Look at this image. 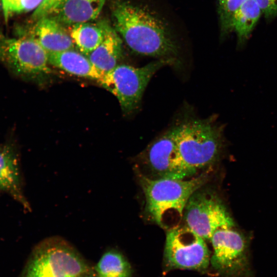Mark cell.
<instances>
[{
    "label": "cell",
    "instance_id": "52a82bcc",
    "mask_svg": "<svg viewBox=\"0 0 277 277\" xmlns=\"http://www.w3.org/2000/svg\"><path fill=\"white\" fill-rule=\"evenodd\" d=\"M199 188L185 206V225L205 241L221 228L235 226L234 221L220 197L214 192Z\"/></svg>",
    "mask_w": 277,
    "mask_h": 277
},
{
    "label": "cell",
    "instance_id": "3957f363",
    "mask_svg": "<svg viewBox=\"0 0 277 277\" xmlns=\"http://www.w3.org/2000/svg\"><path fill=\"white\" fill-rule=\"evenodd\" d=\"M224 128L212 118L191 120L177 126L179 152L189 169L196 173L218 159L224 146Z\"/></svg>",
    "mask_w": 277,
    "mask_h": 277
},
{
    "label": "cell",
    "instance_id": "9a60e30c",
    "mask_svg": "<svg viewBox=\"0 0 277 277\" xmlns=\"http://www.w3.org/2000/svg\"><path fill=\"white\" fill-rule=\"evenodd\" d=\"M104 36L100 45L87 56L104 74L114 69L122 54V41L116 30L104 23Z\"/></svg>",
    "mask_w": 277,
    "mask_h": 277
},
{
    "label": "cell",
    "instance_id": "6da1fadb",
    "mask_svg": "<svg viewBox=\"0 0 277 277\" xmlns=\"http://www.w3.org/2000/svg\"><path fill=\"white\" fill-rule=\"evenodd\" d=\"M113 14L117 32L141 55L173 58L179 46L165 23L149 10L127 2H117Z\"/></svg>",
    "mask_w": 277,
    "mask_h": 277
},
{
    "label": "cell",
    "instance_id": "7402d4cb",
    "mask_svg": "<svg viewBox=\"0 0 277 277\" xmlns=\"http://www.w3.org/2000/svg\"><path fill=\"white\" fill-rule=\"evenodd\" d=\"M261 9L262 14L268 19L277 16V0H255Z\"/></svg>",
    "mask_w": 277,
    "mask_h": 277
},
{
    "label": "cell",
    "instance_id": "8fae6325",
    "mask_svg": "<svg viewBox=\"0 0 277 277\" xmlns=\"http://www.w3.org/2000/svg\"><path fill=\"white\" fill-rule=\"evenodd\" d=\"M0 190L10 195L26 209H30L22 190L17 155L14 148L8 144L0 145Z\"/></svg>",
    "mask_w": 277,
    "mask_h": 277
},
{
    "label": "cell",
    "instance_id": "4fadbf2b",
    "mask_svg": "<svg viewBox=\"0 0 277 277\" xmlns=\"http://www.w3.org/2000/svg\"><path fill=\"white\" fill-rule=\"evenodd\" d=\"M106 0H62L49 16L63 25L73 26L95 19Z\"/></svg>",
    "mask_w": 277,
    "mask_h": 277
},
{
    "label": "cell",
    "instance_id": "2e32d148",
    "mask_svg": "<svg viewBox=\"0 0 277 277\" xmlns=\"http://www.w3.org/2000/svg\"><path fill=\"white\" fill-rule=\"evenodd\" d=\"M262 14L255 0H246L239 9L234 17L233 31L237 35L239 47L249 38Z\"/></svg>",
    "mask_w": 277,
    "mask_h": 277
},
{
    "label": "cell",
    "instance_id": "8992f818",
    "mask_svg": "<svg viewBox=\"0 0 277 277\" xmlns=\"http://www.w3.org/2000/svg\"><path fill=\"white\" fill-rule=\"evenodd\" d=\"M213 254L210 263L224 277H255L251 262L250 239L234 227L221 228L210 241Z\"/></svg>",
    "mask_w": 277,
    "mask_h": 277
},
{
    "label": "cell",
    "instance_id": "277c9868",
    "mask_svg": "<svg viewBox=\"0 0 277 277\" xmlns=\"http://www.w3.org/2000/svg\"><path fill=\"white\" fill-rule=\"evenodd\" d=\"M87 272L88 266L74 248L64 239L54 237L35 247L25 277H78Z\"/></svg>",
    "mask_w": 277,
    "mask_h": 277
},
{
    "label": "cell",
    "instance_id": "5b68a950",
    "mask_svg": "<svg viewBox=\"0 0 277 277\" xmlns=\"http://www.w3.org/2000/svg\"><path fill=\"white\" fill-rule=\"evenodd\" d=\"M173 58H161L142 67L117 65L98 82L114 95L123 113L129 115L139 107L143 93L153 75L161 68L172 65Z\"/></svg>",
    "mask_w": 277,
    "mask_h": 277
},
{
    "label": "cell",
    "instance_id": "7c38bea8",
    "mask_svg": "<svg viewBox=\"0 0 277 277\" xmlns=\"http://www.w3.org/2000/svg\"><path fill=\"white\" fill-rule=\"evenodd\" d=\"M37 21L35 38L48 54L74 49L75 45L64 25L51 16H44Z\"/></svg>",
    "mask_w": 277,
    "mask_h": 277
},
{
    "label": "cell",
    "instance_id": "5bb4252c",
    "mask_svg": "<svg viewBox=\"0 0 277 277\" xmlns=\"http://www.w3.org/2000/svg\"><path fill=\"white\" fill-rule=\"evenodd\" d=\"M50 65L76 76L99 82L104 74L90 61L87 56L74 49L48 54Z\"/></svg>",
    "mask_w": 277,
    "mask_h": 277
},
{
    "label": "cell",
    "instance_id": "e0dca14e",
    "mask_svg": "<svg viewBox=\"0 0 277 277\" xmlns=\"http://www.w3.org/2000/svg\"><path fill=\"white\" fill-rule=\"evenodd\" d=\"M69 32L79 51L88 56L103 40L104 23L97 25L89 22L75 24L71 26Z\"/></svg>",
    "mask_w": 277,
    "mask_h": 277
},
{
    "label": "cell",
    "instance_id": "30bf717a",
    "mask_svg": "<svg viewBox=\"0 0 277 277\" xmlns=\"http://www.w3.org/2000/svg\"><path fill=\"white\" fill-rule=\"evenodd\" d=\"M177 126L167 130L147 148L144 161L152 179H186L195 173L183 163L179 152Z\"/></svg>",
    "mask_w": 277,
    "mask_h": 277
},
{
    "label": "cell",
    "instance_id": "9c48e42d",
    "mask_svg": "<svg viewBox=\"0 0 277 277\" xmlns=\"http://www.w3.org/2000/svg\"><path fill=\"white\" fill-rule=\"evenodd\" d=\"M164 259L169 269L204 271L210 252L205 240L185 225L167 230Z\"/></svg>",
    "mask_w": 277,
    "mask_h": 277
},
{
    "label": "cell",
    "instance_id": "7a4b0ae2",
    "mask_svg": "<svg viewBox=\"0 0 277 277\" xmlns=\"http://www.w3.org/2000/svg\"><path fill=\"white\" fill-rule=\"evenodd\" d=\"M138 176L147 213L157 225L167 230L181 224L188 200L207 179L203 173L186 179H152L140 172Z\"/></svg>",
    "mask_w": 277,
    "mask_h": 277
},
{
    "label": "cell",
    "instance_id": "ac0fdd59",
    "mask_svg": "<svg viewBox=\"0 0 277 277\" xmlns=\"http://www.w3.org/2000/svg\"><path fill=\"white\" fill-rule=\"evenodd\" d=\"M95 269L98 277H131V265L119 251L110 250L105 252Z\"/></svg>",
    "mask_w": 277,
    "mask_h": 277
},
{
    "label": "cell",
    "instance_id": "603a6c76",
    "mask_svg": "<svg viewBox=\"0 0 277 277\" xmlns=\"http://www.w3.org/2000/svg\"><path fill=\"white\" fill-rule=\"evenodd\" d=\"M78 277H93V276H92L91 275L88 274V272H87V273H85L81 275Z\"/></svg>",
    "mask_w": 277,
    "mask_h": 277
},
{
    "label": "cell",
    "instance_id": "ffe728a7",
    "mask_svg": "<svg viewBox=\"0 0 277 277\" xmlns=\"http://www.w3.org/2000/svg\"><path fill=\"white\" fill-rule=\"evenodd\" d=\"M44 0H2L6 20L14 14L35 10Z\"/></svg>",
    "mask_w": 277,
    "mask_h": 277
},
{
    "label": "cell",
    "instance_id": "d6986e66",
    "mask_svg": "<svg viewBox=\"0 0 277 277\" xmlns=\"http://www.w3.org/2000/svg\"><path fill=\"white\" fill-rule=\"evenodd\" d=\"M246 0H218V14L219 16L221 37H225L233 31L234 17Z\"/></svg>",
    "mask_w": 277,
    "mask_h": 277
},
{
    "label": "cell",
    "instance_id": "44dd1931",
    "mask_svg": "<svg viewBox=\"0 0 277 277\" xmlns=\"http://www.w3.org/2000/svg\"><path fill=\"white\" fill-rule=\"evenodd\" d=\"M61 1L62 0H44L41 5L34 10L33 18L37 20L43 17L50 15Z\"/></svg>",
    "mask_w": 277,
    "mask_h": 277
},
{
    "label": "cell",
    "instance_id": "ba28073f",
    "mask_svg": "<svg viewBox=\"0 0 277 277\" xmlns=\"http://www.w3.org/2000/svg\"><path fill=\"white\" fill-rule=\"evenodd\" d=\"M0 62L14 75L35 79L50 71L48 54L35 38H11L0 33Z\"/></svg>",
    "mask_w": 277,
    "mask_h": 277
}]
</instances>
